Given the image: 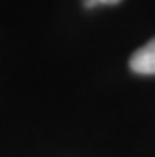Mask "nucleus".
<instances>
[{
  "label": "nucleus",
  "instance_id": "1",
  "mask_svg": "<svg viewBox=\"0 0 155 157\" xmlns=\"http://www.w3.org/2000/svg\"><path fill=\"white\" fill-rule=\"evenodd\" d=\"M129 67L137 75H155V38L133 52Z\"/></svg>",
  "mask_w": 155,
  "mask_h": 157
},
{
  "label": "nucleus",
  "instance_id": "2",
  "mask_svg": "<svg viewBox=\"0 0 155 157\" xmlns=\"http://www.w3.org/2000/svg\"><path fill=\"white\" fill-rule=\"evenodd\" d=\"M121 0H85V6L87 8H93V6H99V4H117Z\"/></svg>",
  "mask_w": 155,
  "mask_h": 157
}]
</instances>
